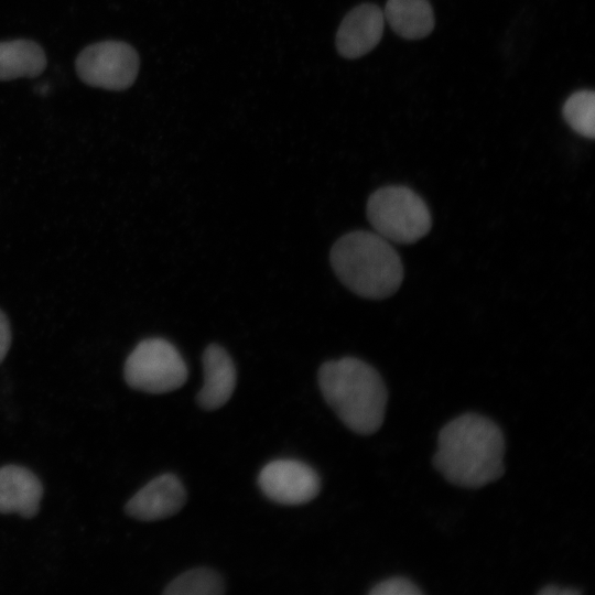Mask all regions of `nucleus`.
Instances as JSON below:
<instances>
[{"instance_id":"nucleus-1","label":"nucleus","mask_w":595,"mask_h":595,"mask_svg":"<svg viewBox=\"0 0 595 595\" xmlns=\"http://www.w3.org/2000/svg\"><path fill=\"white\" fill-rule=\"evenodd\" d=\"M505 453L501 429L487 416L466 412L441 429L433 466L455 486L479 488L504 475Z\"/></svg>"},{"instance_id":"nucleus-2","label":"nucleus","mask_w":595,"mask_h":595,"mask_svg":"<svg viewBox=\"0 0 595 595\" xmlns=\"http://www.w3.org/2000/svg\"><path fill=\"white\" fill-rule=\"evenodd\" d=\"M317 378L325 401L349 430L370 435L381 428L388 391L372 366L344 357L324 363Z\"/></svg>"},{"instance_id":"nucleus-3","label":"nucleus","mask_w":595,"mask_h":595,"mask_svg":"<svg viewBox=\"0 0 595 595\" xmlns=\"http://www.w3.org/2000/svg\"><path fill=\"white\" fill-rule=\"evenodd\" d=\"M332 268L353 293L372 300L392 295L403 280V266L391 242L375 231L355 230L333 245Z\"/></svg>"},{"instance_id":"nucleus-4","label":"nucleus","mask_w":595,"mask_h":595,"mask_svg":"<svg viewBox=\"0 0 595 595\" xmlns=\"http://www.w3.org/2000/svg\"><path fill=\"white\" fill-rule=\"evenodd\" d=\"M366 213L374 231L390 242L413 244L432 226L425 202L403 185H388L375 191L367 201Z\"/></svg>"},{"instance_id":"nucleus-5","label":"nucleus","mask_w":595,"mask_h":595,"mask_svg":"<svg viewBox=\"0 0 595 595\" xmlns=\"http://www.w3.org/2000/svg\"><path fill=\"white\" fill-rule=\"evenodd\" d=\"M123 377L132 389L166 393L186 382L188 370L172 343L152 337L141 340L130 353L125 363Z\"/></svg>"},{"instance_id":"nucleus-6","label":"nucleus","mask_w":595,"mask_h":595,"mask_svg":"<svg viewBox=\"0 0 595 595\" xmlns=\"http://www.w3.org/2000/svg\"><path fill=\"white\" fill-rule=\"evenodd\" d=\"M75 66L85 84L107 90H123L137 78L139 56L125 42L104 41L85 47Z\"/></svg>"},{"instance_id":"nucleus-7","label":"nucleus","mask_w":595,"mask_h":595,"mask_svg":"<svg viewBox=\"0 0 595 595\" xmlns=\"http://www.w3.org/2000/svg\"><path fill=\"white\" fill-rule=\"evenodd\" d=\"M258 484L263 495L281 505H302L321 490V479L314 468L296 459H275L262 467Z\"/></svg>"},{"instance_id":"nucleus-8","label":"nucleus","mask_w":595,"mask_h":595,"mask_svg":"<svg viewBox=\"0 0 595 595\" xmlns=\"http://www.w3.org/2000/svg\"><path fill=\"white\" fill-rule=\"evenodd\" d=\"M186 502V491L173 474H163L143 486L126 505V512L140 521L162 520L177 513Z\"/></svg>"},{"instance_id":"nucleus-9","label":"nucleus","mask_w":595,"mask_h":595,"mask_svg":"<svg viewBox=\"0 0 595 595\" xmlns=\"http://www.w3.org/2000/svg\"><path fill=\"white\" fill-rule=\"evenodd\" d=\"M382 10L372 3L355 7L343 19L337 34L336 47L346 58H357L370 52L383 33Z\"/></svg>"},{"instance_id":"nucleus-10","label":"nucleus","mask_w":595,"mask_h":595,"mask_svg":"<svg viewBox=\"0 0 595 595\" xmlns=\"http://www.w3.org/2000/svg\"><path fill=\"white\" fill-rule=\"evenodd\" d=\"M202 361L204 382L196 401L204 410H217L226 404L234 393L236 368L230 355L217 344L206 347Z\"/></svg>"},{"instance_id":"nucleus-11","label":"nucleus","mask_w":595,"mask_h":595,"mask_svg":"<svg viewBox=\"0 0 595 595\" xmlns=\"http://www.w3.org/2000/svg\"><path fill=\"white\" fill-rule=\"evenodd\" d=\"M43 496L41 480L30 469L18 465L0 467V513L34 517Z\"/></svg>"},{"instance_id":"nucleus-12","label":"nucleus","mask_w":595,"mask_h":595,"mask_svg":"<svg viewBox=\"0 0 595 595\" xmlns=\"http://www.w3.org/2000/svg\"><path fill=\"white\" fill-rule=\"evenodd\" d=\"M383 17L401 37L418 40L434 28L433 9L428 0H388Z\"/></svg>"},{"instance_id":"nucleus-13","label":"nucleus","mask_w":595,"mask_h":595,"mask_svg":"<svg viewBox=\"0 0 595 595\" xmlns=\"http://www.w3.org/2000/svg\"><path fill=\"white\" fill-rule=\"evenodd\" d=\"M45 66V53L34 41L0 42V80L36 77Z\"/></svg>"},{"instance_id":"nucleus-14","label":"nucleus","mask_w":595,"mask_h":595,"mask_svg":"<svg viewBox=\"0 0 595 595\" xmlns=\"http://www.w3.org/2000/svg\"><path fill=\"white\" fill-rule=\"evenodd\" d=\"M224 592L221 576L207 567H196L182 573L163 591L166 595H220Z\"/></svg>"},{"instance_id":"nucleus-15","label":"nucleus","mask_w":595,"mask_h":595,"mask_svg":"<svg viewBox=\"0 0 595 595\" xmlns=\"http://www.w3.org/2000/svg\"><path fill=\"white\" fill-rule=\"evenodd\" d=\"M563 117L578 134L595 137V94L593 90H578L572 94L563 105Z\"/></svg>"},{"instance_id":"nucleus-16","label":"nucleus","mask_w":595,"mask_h":595,"mask_svg":"<svg viewBox=\"0 0 595 595\" xmlns=\"http://www.w3.org/2000/svg\"><path fill=\"white\" fill-rule=\"evenodd\" d=\"M370 595H421L415 583L403 576H393L377 583L369 591Z\"/></svg>"},{"instance_id":"nucleus-17","label":"nucleus","mask_w":595,"mask_h":595,"mask_svg":"<svg viewBox=\"0 0 595 595\" xmlns=\"http://www.w3.org/2000/svg\"><path fill=\"white\" fill-rule=\"evenodd\" d=\"M11 345V328L9 320L0 310V364L3 361Z\"/></svg>"},{"instance_id":"nucleus-18","label":"nucleus","mask_w":595,"mask_h":595,"mask_svg":"<svg viewBox=\"0 0 595 595\" xmlns=\"http://www.w3.org/2000/svg\"><path fill=\"white\" fill-rule=\"evenodd\" d=\"M581 593L582 591L580 589L569 587L561 588L555 584L545 585L538 592L539 595H577Z\"/></svg>"}]
</instances>
